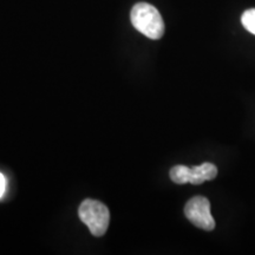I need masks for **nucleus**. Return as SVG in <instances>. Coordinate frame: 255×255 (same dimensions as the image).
Here are the masks:
<instances>
[{
    "instance_id": "f257e3e1",
    "label": "nucleus",
    "mask_w": 255,
    "mask_h": 255,
    "mask_svg": "<svg viewBox=\"0 0 255 255\" xmlns=\"http://www.w3.org/2000/svg\"><path fill=\"white\" fill-rule=\"evenodd\" d=\"M131 23L137 31L150 39H159L164 33V21L158 9L148 2H138L131 9Z\"/></svg>"
},
{
    "instance_id": "f03ea898",
    "label": "nucleus",
    "mask_w": 255,
    "mask_h": 255,
    "mask_svg": "<svg viewBox=\"0 0 255 255\" xmlns=\"http://www.w3.org/2000/svg\"><path fill=\"white\" fill-rule=\"evenodd\" d=\"M79 219L88 226L89 231L95 237H103L110 223V212L101 201L87 199L78 208Z\"/></svg>"
},
{
    "instance_id": "7ed1b4c3",
    "label": "nucleus",
    "mask_w": 255,
    "mask_h": 255,
    "mask_svg": "<svg viewBox=\"0 0 255 255\" xmlns=\"http://www.w3.org/2000/svg\"><path fill=\"white\" fill-rule=\"evenodd\" d=\"M184 215L197 228L213 231L215 228L214 218L210 213V202L207 197L195 196L184 207Z\"/></svg>"
},
{
    "instance_id": "20e7f679",
    "label": "nucleus",
    "mask_w": 255,
    "mask_h": 255,
    "mask_svg": "<svg viewBox=\"0 0 255 255\" xmlns=\"http://www.w3.org/2000/svg\"><path fill=\"white\" fill-rule=\"evenodd\" d=\"M218 176V168L213 163H202L189 169V183L202 184L206 181L214 180Z\"/></svg>"
},
{
    "instance_id": "39448f33",
    "label": "nucleus",
    "mask_w": 255,
    "mask_h": 255,
    "mask_svg": "<svg viewBox=\"0 0 255 255\" xmlns=\"http://www.w3.org/2000/svg\"><path fill=\"white\" fill-rule=\"evenodd\" d=\"M189 169L186 165H175L170 169V178L176 184L189 183Z\"/></svg>"
},
{
    "instance_id": "423d86ee",
    "label": "nucleus",
    "mask_w": 255,
    "mask_h": 255,
    "mask_svg": "<svg viewBox=\"0 0 255 255\" xmlns=\"http://www.w3.org/2000/svg\"><path fill=\"white\" fill-rule=\"evenodd\" d=\"M241 23L248 32L255 34V8L247 9L241 17Z\"/></svg>"
},
{
    "instance_id": "0eeeda50",
    "label": "nucleus",
    "mask_w": 255,
    "mask_h": 255,
    "mask_svg": "<svg viewBox=\"0 0 255 255\" xmlns=\"http://www.w3.org/2000/svg\"><path fill=\"white\" fill-rule=\"evenodd\" d=\"M6 190V178L4 175L0 173V199H1L2 195L5 194Z\"/></svg>"
}]
</instances>
